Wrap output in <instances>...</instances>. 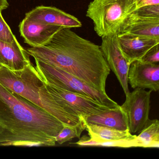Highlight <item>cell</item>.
I'll list each match as a JSON object with an SVG mask.
<instances>
[{
	"label": "cell",
	"mask_w": 159,
	"mask_h": 159,
	"mask_svg": "<svg viewBox=\"0 0 159 159\" xmlns=\"http://www.w3.org/2000/svg\"><path fill=\"white\" fill-rule=\"evenodd\" d=\"M136 9L148 6V5H159V0H135Z\"/></svg>",
	"instance_id": "cell-22"
},
{
	"label": "cell",
	"mask_w": 159,
	"mask_h": 159,
	"mask_svg": "<svg viewBox=\"0 0 159 159\" xmlns=\"http://www.w3.org/2000/svg\"><path fill=\"white\" fill-rule=\"evenodd\" d=\"M64 124L0 83V145L55 146Z\"/></svg>",
	"instance_id": "cell-2"
},
{
	"label": "cell",
	"mask_w": 159,
	"mask_h": 159,
	"mask_svg": "<svg viewBox=\"0 0 159 159\" xmlns=\"http://www.w3.org/2000/svg\"><path fill=\"white\" fill-rule=\"evenodd\" d=\"M138 147L159 148V121L157 119L149 120L144 128L137 136Z\"/></svg>",
	"instance_id": "cell-17"
},
{
	"label": "cell",
	"mask_w": 159,
	"mask_h": 159,
	"mask_svg": "<svg viewBox=\"0 0 159 159\" xmlns=\"http://www.w3.org/2000/svg\"><path fill=\"white\" fill-rule=\"evenodd\" d=\"M82 120L84 122L86 127L85 130L88 132L90 138L86 135L83 136L79 141L72 144L79 146H95L98 142L134 139L137 137L136 135L131 134L129 130L120 131L106 126L90 124Z\"/></svg>",
	"instance_id": "cell-13"
},
{
	"label": "cell",
	"mask_w": 159,
	"mask_h": 159,
	"mask_svg": "<svg viewBox=\"0 0 159 159\" xmlns=\"http://www.w3.org/2000/svg\"><path fill=\"white\" fill-rule=\"evenodd\" d=\"M121 33L159 39V19H132L128 17Z\"/></svg>",
	"instance_id": "cell-16"
},
{
	"label": "cell",
	"mask_w": 159,
	"mask_h": 159,
	"mask_svg": "<svg viewBox=\"0 0 159 159\" xmlns=\"http://www.w3.org/2000/svg\"><path fill=\"white\" fill-rule=\"evenodd\" d=\"M25 18L30 21L64 28H76L82 26L80 21L73 16L57 8L47 6H38L27 13Z\"/></svg>",
	"instance_id": "cell-10"
},
{
	"label": "cell",
	"mask_w": 159,
	"mask_h": 159,
	"mask_svg": "<svg viewBox=\"0 0 159 159\" xmlns=\"http://www.w3.org/2000/svg\"><path fill=\"white\" fill-rule=\"evenodd\" d=\"M139 61L148 64H159V44L148 51Z\"/></svg>",
	"instance_id": "cell-21"
},
{
	"label": "cell",
	"mask_w": 159,
	"mask_h": 159,
	"mask_svg": "<svg viewBox=\"0 0 159 159\" xmlns=\"http://www.w3.org/2000/svg\"><path fill=\"white\" fill-rule=\"evenodd\" d=\"M100 47L110 68L116 75L125 95L129 92L127 75L130 65L120 48L118 35L102 37Z\"/></svg>",
	"instance_id": "cell-8"
},
{
	"label": "cell",
	"mask_w": 159,
	"mask_h": 159,
	"mask_svg": "<svg viewBox=\"0 0 159 159\" xmlns=\"http://www.w3.org/2000/svg\"><path fill=\"white\" fill-rule=\"evenodd\" d=\"M81 120V122L76 125L64 124L63 128L56 136V143L62 145L72 139H80L82 133L86 129L84 122L82 119Z\"/></svg>",
	"instance_id": "cell-18"
},
{
	"label": "cell",
	"mask_w": 159,
	"mask_h": 159,
	"mask_svg": "<svg viewBox=\"0 0 159 159\" xmlns=\"http://www.w3.org/2000/svg\"><path fill=\"white\" fill-rule=\"evenodd\" d=\"M118 38L120 48L130 65L134 61L140 60L148 51L159 44V39L127 33L118 34Z\"/></svg>",
	"instance_id": "cell-11"
},
{
	"label": "cell",
	"mask_w": 159,
	"mask_h": 159,
	"mask_svg": "<svg viewBox=\"0 0 159 159\" xmlns=\"http://www.w3.org/2000/svg\"><path fill=\"white\" fill-rule=\"evenodd\" d=\"M0 83L48 111L64 124L76 125L81 121L79 116L70 113L56 101L31 62L20 70L0 66Z\"/></svg>",
	"instance_id": "cell-3"
},
{
	"label": "cell",
	"mask_w": 159,
	"mask_h": 159,
	"mask_svg": "<svg viewBox=\"0 0 159 159\" xmlns=\"http://www.w3.org/2000/svg\"><path fill=\"white\" fill-rule=\"evenodd\" d=\"M9 4L7 0H0V10L3 11L8 8Z\"/></svg>",
	"instance_id": "cell-23"
},
{
	"label": "cell",
	"mask_w": 159,
	"mask_h": 159,
	"mask_svg": "<svg viewBox=\"0 0 159 159\" xmlns=\"http://www.w3.org/2000/svg\"><path fill=\"white\" fill-rule=\"evenodd\" d=\"M132 19H159V5H148L136 9L129 16Z\"/></svg>",
	"instance_id": "cell-19"
},
{
	"label": "cell",
	"mask_w": 159,
	"mask_h": 159,
	"mask_svg": "<svg viewBox=\"0 0 159 159\" xmlns=\"http://www.w3.org/2000/svg\"><path fill=\"white\" fill-rule=\"evenodd\" d=\"M16 40L10 27L2 17L0 10V40L8 43H12Z\"/></svg>",
	"instance_id": "cell-20"
},
{
	"label": "cell",
	"mask_w": 159,
	"mask_h": 159,
	"mask_svg": "<svg viewBox=\"0 0 159 159\" xmlns=\"http://www.w3.org/2000/svg\"><path fill=\"white\" fill-rule=\"evenodd\" d=\"M30 62L29 54L17 39L12 43L0 40V66L20 70Z\"/></svg>",
	"instance_id": "cell-14"
},
{
	"label": "cell",
	"mask_w": 159,
	"mask_h": 159,
	"mask_svg": "<svg viewBox=\"0 0 159 159\" xmlns=\"http://www.w3.org/2000/svg\"><path fill=\"white\" fill-rule=\"evenodd\" d=\"M26 51L34 59L61 69L107 93L106 82L111 69L100 46L80 37L71 29H62L45 45Z\"/></svg>",
	"instance_id": "cell-1"
},
{
	"label": "cell",
	"mask_w": 159,
	"mask_h": 159,
	"mask_svg": "<svg viewBox=\"0 0 159 159\" xmlns=\"http://www.w3.org/2000/svg\"><path fill=\"white\" fill-rule=\"evenodd\" d=\"M64 28L30 21L25 18L19 25L20 34L25 43L31 47L47 43L53 36Z\"/></svg>",
	"instance_id": "cell-12"
},
{
	"label": "cell",
	"mask_w": 159,
	"mask_h": 159,
	"mask_svg": "<svg viewBox=\"0 0 159 159\" xmlns=\"http://www.w3.org/2000/svg\"><path fill=\"white\" fill-rule=\"evenodd\" d=\"M35 60V67L45 83L68 92L88 97L111 108L120 107L107 93H101L93 88L77 77L61 69L36 59Z\"/></svg>",
	"instance_id": "cell-5"
},
{
	"label": "cell",
	"mask_w": 159,
	"mask_h": 159,
	"mask_svg": "<svg viewBox=\"0 0 159 159\" xmlns=\"http://www.w3.org/2000/svg\"><path fill=\"white\" fill-rule=\"evenodd\" d=\"M152 92L137 88L125 95V101L120 107L127 115L129 130L132 134L139 133L149 120Z\"/></svg>",
	"instance_id": "cell-7"
},
{
	"label": "cell",
	"mask_w": 159,
	"mask_h": 159,
	"mask_svg": "<svg viewBox=\"0 0 159 159\" xmlns=\"http://www.w3.org/2000/svg\"><path fill=\"white\" fill-rule=\"evenodd\" d=\"M80 118L90 124L106 126L120 131L129 130L128 118L120 106L119 107L98 114Z\"/></svg>",
	"instance_id": "cell-15"
},
{
	"label": "cell",
	"mask_w": 159,
	"mask_h": 159,
	"mask_svg": "<svg viewBox=\"0 0 159 159\" xmlns=\"http://www.w3.org/2000/svg\"><path fill=\"white\" fill-rule=\"evenodd\" d=\"M46 84L49 93L60 106L80 118L98 114L113 109L85 96L68 92L48 84Z\"/></svg>",
	"instance_id": "cell-6"
},
{
	"label": "cell",
	"mask_w": 159,
	"mask_h": 159,
	"mask_svg": "<svg viewBox=\"0 0 159 159\" xmlns=\"http://www.w3.org/2000/svg\"><path fill=\"white\" fill-rule=\"evenodd\" d=\"M136 9L135 0H93L86 11L99 37L120 34L131 14Z\"/></svg>",
	"instance_id": "cell-4"
},
{
	"label": "cell",
	"mask_w": 159,
	"mask_h": 159,
	"mask_svg": "<svg viewBox=\"0 0 159 159\" xmlns=\"http://www.w3.org/2000/svg\"><path fill=\"white\" fill-rule=\"evenodd\" d=\"M128 84L133 89L159 90V64H148L139 60L131 63L127 75Z\"/></svg>",
	"instance_id": "cell-9"
}]
</instances>
